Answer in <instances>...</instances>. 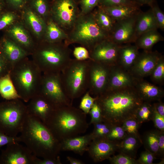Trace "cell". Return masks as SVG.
I'll list each match as a JSON object with an SVG mask.
<instances>
[{"mask_svg": "<svg viewBox=\"0 0 164 164\" xmlns=\"http://www.w3.org/2000/svg\"><path fill=\"white\" fill-rule=\"evenodd\" d=\"M35 156L26 146L13 142L2 151L0 164H33Z\"/></svg>", "mask_w": 164, "mask_h": 164, "instance_id": "4fadbf2b", "label": "cell"}, {"mask_svg": "<svg viewBox=\"0 0 164 164\" xmlns=\"http://www.w3.org/2000/svg\"><path fill=\"white\" fill-rule=\"evenodd\" d=\"M62 42L36 46L32 60L43 74L60 73L70 61L71 50Z\"/></svg>", "mask_w": 164, "mask_h": 164, "instance_id": "5b68a950", "label": "cell"}, {"mask_svg": "<svg viewBox=\"0 0 164 164\" xmlns=\"http://www.w3.org/2000/svg\"><path fill=\"white\" fill-rule=\"evenodd\" d=\"M163 40V37L158 32L157 29H155L142 34L137 39L135 43L139 49L150 50L155 44Z\"/></svg>", "mask_w": 164, "mask_h": 164, "instance_id": "f1b7e54d", "label": "cell"}, {"mask_svg": "<svg viewBox=\"0 0 164 164\" xmlns=\"http://www.w3.org/2000/svg\"><path fill=\"white\" fill-rule=\"evenodd\" d=\"M67 35L64 42L66 45L79 44L89 52L97 43L109 37V34L98 26L92 12L85 15L80 13Z\"/></svg>", "mask_w": 164, "mask_h": 164, "instance_id": "8992f818", "label": "cell"}, {"mask_svg": "<svg viewBox=\"0 0 164 164\" xmlns=\"http://www.w3.org/2000/svg\"><path fill=\"white\" fill-rule=\"evenodd\" d=\"M92 140L90 134L70 138L61 142V151H72L82 155Z\"/></svg>", "mask_w": 164, "mask_h": 164, "instance_id": "603a6c76", "label": "cell"}, {"mask_svg": "<svg viewBox=\"0 0 164 164\" xmlns=\"http://www.w3.org/2000/svg\"><path fill=\"white\" fill-rule=\"evenodd\" d=\"M44 41L49 43L62 42L67 38L68 35L50 17L46 22Z\"/></svg>", "mask_w": 164, "mask_h": 164, "instance_id": "83f0119b", "label": "cell"}, {"mask_svg": "<svg viewBox=\"0 0 164 164\" xmlns=\"http://www.w3.org/2000/svg\"><path fill=\"white\" fill-rule=\"evenodd\" d=\"M96 99V97H92L87 91L81 99L79 109L86 114H89Z\"/></svg>", "mask_w": 164, "mask_h": 164, "instance_id": "60d3db41", "label": "cell"}, {"mask_svg": "<svg viewBox=\"0 0 164 164\" xmlns=\"http://www.w3.org/2000/svg\"><path fill=\"white\" fill-rule=\"evenodd\" d=\"M6 6L4 0H0V14L4 10Z\"/></svg>", "mask_w": 164, "mask_h": 164, "instance_id": "680465c9", "label": "cell"}, {"mask_svg": "<svg viewBox=\"0 0 164 164\" xmlns=\"http://www.w3.org/2000/svg\"><path fill=\"white\" fill-rule=\"evenodd\" d=\"M19 136L34 155L55 159L61 151V142L40 120L28 114Z\"/></svg>", "mask_w": 164, "mask_h": 164, "instance_id": "7a4b0ae2", "label": "cell"}, {"mask_svg": "<svg viewBox=\"0 0 164 164\" xmlns=\"http://www.w3.org/2000/svg\"><path fill=\"white\" fill-rule=\"evenodd\" d=\"M6 6L15 10H22L27 5L29 0H4Z\"/></svg>", "mask_w": 164, "mask_h": 164, "instance_id": "bcb514c9", "label": "cell"}, {"mask_svg": "<svg viewBox=\"0 0 164 164\" xmlns=\"http://www.w3.org/2000/svg\"><path fill=\"white\" fill-rule=\"evenodd\" d=\"M137 14L116 22L109 34V39L120 45L135 43L136 40L135 24Z\"/></svg>", "mask_w": 164, "mask_h": 164, "instance_id": "5bb4252c", "label": "cell"}, {"mask_svg": "<svg viewBox=\"0 0 164 164\" xmlns=\"http://www.w3.org/2000/svg\"><path fill=\"white\" fill-rule=\"evenodd\" d=\"M90 60L81 61L71 59L60 73L63 87L72 102L88 90Z\"/></svg>", "mask_w": 164, "mask_h": 164, "instance_id": "52a82bcc", "label": "cell"}, {"mask_svg": "<svg viewBox=\"0 0 164 164\" xmlns=\"http://www.w3.org/2000/svg\"><path fill=\"white\" fill-rule=\"evenodd\" d=\"M135 86L144 101H158L161 100L164 96L163 89L143 80V79H138Z\"/></svg>", "mask_w": 164, "mask_h": 164, "instance_id": "7402d4cb", "label": "cell"}, {"mask_svg": "<svg viewBox=\"0 0 164 164\" xmlns=\"http://www.w3.org/2000/svg\"><path fill=\"white\" fill-rule=\"evenodd\" d=\"M156 20L158 28L164 30V14L154 2L150 6Z\"/></svg>", "mask_w": 164, "mask_h": 164, "instance_id": "7bdbcfd3", "label": "cell"}, {"mask_svg": "<svg viewBox=\"0 0 164 164\" xmlns=\"http://www.w3.org/2000/svg\"><path fill=\"white\" fill-rule=\"evenodd\" d=\"M156 158L153 153L146 150L141 153L137 160L138 164H152Z\"/></svg>", "mask_w": 164, "mask_h": 164, "instance_id": "7dc6e473", "label": "cell"}, {"mask_svg": "<svg viewBox=\"0 0 164 164\" xmlns=\"http://www.w3.org/2000/svg\"><path fill=\"white\" fill-rule=\"evenodd\" d=\"M67 159L70 164H83L84 163L81 161L70 156H67Z\"/></svg>", "mask_w": 164, "mask_h": 164, "instance_id": "6f0895ef", "label": "cell"}, {"mask_svg": "<svg viewBox=\"0 0 164 164\" xmlns=\"http://www.w3.org/2000/svg\"><path fill=\"white\" fill-rule=\"evenodd\" d=\"M132 4H136L132 0H100L99 5L102 7H109L120 5Z\"/></svg>", "mask_w": 164, "mask_h": 164, "instance_id": "f907efd6", "label": "cell"}, {"mask_svg": "<svg viewBox=\"0 0 164 164\" xmlns=\"http://www.w3.org/2000/svg\"><path fill=\"white\" fill-rule=\"evenodd\" d=\"M156 130L159 146L158 156L163 159L164 155V132Z\"/></svg>", "mask_w": 164, "mask_h": 164, "instance_id": "f5cc1de1", "label": "cell"}, {"mask_svg": "<svg viewBox=\"0 0 164 164\" xmlns=\"http://www.w3.org/2000/svg\"><path fill=\"white\" fill-rule=\"evenodd\" d=\"M17 18L16 14L13 11L4 10L0 14V31L6 29L13 24Z\"/></svg>", "mask_w": 164, "mask_h": 164, "instance_id": "8d00e7d4", "label": "cell"}, {"mask_svg": "<svg viewBox=\"0 0 164 164\" xmlns=\"http://www.w3.org/2000/svg\"><path fill=\"white\" fill-rule=\"evenodd\" d=\"M12 67L0 51V79L9 73Z\"/></svg>", "mask_w": 164, "mask_h": 164, "instance_id": "681fc988", "label": "cell"}, {"mask_svg": "<svg viewBox=\"0 0 164 164\" xmlns=\"http://www.w3.org/2000/svg\"><path fill=\"white\" fill-rule=\"evenodd\" d=\"M28 4L44 19L50 15L51 4L48 0H29Z\"/></svg>", "mask_w": 164, "mask_h": 164, "instance_id": "e575fe53", "label": "cell"}, {"mask_svg": "<svg viewBox=\"0 0 164 164\" xmlns=\"http://www.w3.org/2000/svg\"><path fill=\"white\" fill-rule=\"evenodd\" d=\"M0 94L7 100L20 99L11 79L9 73L0 79Z\"/></svg>", "mask_w": 164, "mask_h": 164, "instance_id": "4dcf8cb0", "label": "cell"}, {"mask_svg": "<svg viewBox=\"0 0 164 164\" xmlns=\"http://www.w3.org/2000/svg\"><path fill=\"white\" fill-rule=\"evenodd\" d=\"M0 51L12 67L29 55L18 44L6 37L0 40Z\"/></svg>", "mask_w": 164, "mask_h": 164, "instance_id": "ffe728a7", "label": "cell"}, {"mask_svg": "<svg viewBox=\"0 0 164 164\" xmlns=\"http://www.w3.org/2000/svg\"><path fill=\"white\" fill-rule=\"evenodd\" d=\"M10 77L20 99L28 102L38 94L43 73L32 60L26 57L15 64Z\"/></svg>", "mask_w": 164, "mask_h": 164, "instance_id": "277c9868", "label": "cell"}, {"mask_svg": "<svg viewBox=\"0 0 164 164\" xmlns=\"http://www.w3.org/2000/svg\"><path fill=\"white\" fill-rule=\"evenodd\" d=\"M54 0H52V1H54Z\"/></svg>", "mask_w": 164, "mask_h": 164, "instance_id": "91938a15", "label": "cell"}, {"mask_svg": "<svg viewBox=\"0 0 164 164\" xmlns=\"http://www.w3.org/2000/svg\"><path fill=\"white\" fill-rule=\"evenodd\" d=\"M25 23L37 37L44 36L46 23L45 19L28 4L22 9Z\"/></svg>", "mask_w": 164, "mask_h": 164, "instance_id": "44dd1931", "label": "cell"}, {"mask_svg": "<svg viewBox=\"0 0 164 164\" xmlns=\"http://www.w3.org/2000/svg\"><path fill=\"white\" fill-rule=\"evenodd\" d=\"M154 110L152 120L155 127L160 131L164 132V117L160 115L156 110L154 105Z\"/></svg>", "mask_w": 164, "mask_h": 164, "instance_id": "c3c4849f", "label": "cell"}, {"mask_svg": "<svg viewBox=\"0 0 164 164\" xmlns=\"http://www.w3.org/2000/svg\"><path fill=\"white\" fill-rule=\"evenodd\" d=\"M121 45L106 39L96 44L89 52L90 60L111 66L117 64Z\"/></svg>", "mask_w": 164, "mask_h": 164, "instance_id": "7c38bea8", "label": "cell"}, {"mask_svg": "<svg viewBox=\"0 0 164 164\" xmlns=\"http://www.w3.org/2000/svg\"><path fill=\"white\" fill-rule=\"evenodd\" d=\"M135 45L128 44L120 46L117 64L124 69L129 71L135 62L139 53Z\"/></svg>", "mask_w": 164, "mask_h": 164, "instance_id": "484cf974", "label": "cell"}, {"mask_svg": "<svg viewBox=\"0 0 164 164\" xmlns=\"http://www.w3.org/2000/svg\"><path fill=\"white\" fill-rule=\"evenodd\" d=\"M158 29L156 20L151 9L145 12L140 11L138 13L135 24L136 39L142 34Z\"/></svg>", "mask_w": 164, "mask_h": 164, "instance_id": "cb8c5ba5", "label": "cell"}, {"mask_svg": "<svg viewBox=\"0 0 164 164\" xmlns=\"http://www.w3.org/2000/svg\"><path fill=\"white\" fill-rule=\"evenodd\" d=\"M100 0H80L79 4L80 7V13L85 15L91 12L99 4Z\"/></svg>", "mask_w": 164, "mask_h": 164, "instance_id": "b9f144b4", "label": "cell"}, {"mask_svg": "<svg viewBox=\"0 0 164 164\" xmlns=\"http://www.w3.org/2000/svg\"><path fill=\"white\" fill-rule=\"evenodd\" d=\"M141 124L135 118L125 120L121 125L128 134L139 135L138 129Z\"/></svg>", "mask_w": 164, "mask_h": 164, "instance_id": "74e56055", "label": "cell"}, {"mask_svg": "<svg viewBox=\"0 0 164 164\" xmlns=\"http://www.w3.org/2000/svg\"><path fill=\"white\" fill-rule=\"evenodd\" d=\"M138 79L129 71L124 69L118 64L111 66L107 90L135 86Z\"/></svg>", "mask_w": 164, "mask_h": 164, "instance_id": "e0dca14e", "label": "cell"}, {"mask_svg": "<svg viewBox=\"0 0 164 164\" xmlns=\"http://www.w3.org/2000/svg\"><path fill=\"white\" fill-rule=\"evenodd\" d=\"M60 157L55 159H40L36 156L33 161V164H61Z\"/></svg>", "mask_w": 164, "mask_h": 164, "instance_id": "db71d44e", "label": "cell"}, {"mask_svg": "<svg viewBox=\"0 0 164 164\" xmlns=\"http://www.w3.org/2000/svg\"><path fill=\"white\" fill-rule=\"evenodd\" d=\"M26 105L28 114L36 118L44 124L55 108L39 94L33 97Z\"/></svg>", "mask_w": 164, "mask_h": 164, "instance_id": "ac0fdd59", "label": "cell"}, {"mask_svg": "<svg viewBox=\"0 0 164 164\" xmlns=\"http://www.w3.org/2000/svg\"><path fill=\"white\" fill-rule=\"evenodd\" d=\"M108 159L111 164H138L135 158L121 153L111 156Z\"/></svg>", "mask_w": 164, "mask_h": 164, "instance_id": "ab89813d", "label": "cell"}, {"mask_svg": "<svg viewBox=\"0 0 164 164\" xmlns=\"http://www.w3.org/2000/svg\"><path fill=\"white\" fill-rule=\"evenodd\" d=\"M154 110L153 104L150 102L144 101L138 108L135 118L139 123H143L152 120Z\"/></svg>", "mask_w": 164, "mask_h": 164, "instance_id": "d6a6232c", "label": "cell"}, {"mask_svg": "<svg viewBox=\"0 0 164 164\" xmlns=\"http://www.w3.org/2000/svg\"><path fill=\"white\" fill-rule=\"evenodd\" d=\"M73 54L75 59L78 60L90 59L89 51L82 46L75 47L73 51Z\"/></svg>", "mask_w": 164, "mask_h": 164, "instance_id": "f6af8a7d", "label": "cell"}, {"mask_svg": "<svg viewBox=\"0 0 164 164\" xmlns=\"http://www.w3.org/2000/svg\"><path fill=\"white\" fill-rule=\"evenodd\" d=\"M45 124L60 142L85 133L89 125L86 114L72 105L55 109Z\"/></svg>", "mask_w": 164, "mask_h": 164, "instance_id": "3957f363", "label": "cell"}, {"mask_svg": "<svg viewBox=\"0 0 164 164\" xmlns=\"http://www.w3.org/2000/svg\"><path fill=\"white\" fill-rule=\"evenodd\" d=\"M77 0H55L51 4L50 17L67 34L80 14Z\"/></svg>", "mask_w": 164, "mask_h": 164, "instance_id": "30bf717a", "label": "cell"}, {"mask_svg": "<svg viewBox=\"0 0 164 164\" xmlns=\"http://www.w3.org/2000/svg\"><path fill=\"white\" fill-rule=\"evenodd\" d=\"M20 142L19 136H12L7 135L0 131V149L2 146L16 142Z\"/></svg>", "mask_w": 164, "mask_h": 164, "instance_id": "816d5d0a", "label": "cell"}, {"mask_svg": "<svg viewBox=\"0 0 164 164\" xmlns=\"http://www.w3.org/2000/svg\"><path fill=\"white\" fill-rule=\"evenodd\" d=\"M92 12L98 26L110 34L113 29L116 22L108 15L100 5L97 6V8Z\"/></svg>", "mask_w": 164, "mask_h": 164, "instance_id": "f546056e", "label": "cell"}, {"mask_svg": "<svg viewBox=\"0 0 164 164\" xmlns=\"http://www.w3.org/2000/svg\"><path fill=\"white\" fill-rule=\"evenodd\" d=\"M55 109L72 105L63 87L60 73L43 74L39 92Z\"/></svg>", "mask_w": 164, "mask_h": 164, "instance_id": "9c48e42d", "label": "cell"}, {"mask_svg": "<svg viewBox=\"0 0 164 164\" xmlns=\"http://www.w3.org/2000/svg\"><path fill=\"white\" fill-rule=\"evenodd\" d=\"M154 83L160 84L164 80V58L162 55L158 63L150 75Z\"/></svg>", "mask_w": 164, "mask_h": 164, "instance_id": "d590c367", "label": "cell"}, {"mask_svg": "<svg viewBox=\"0 0 164 164\" xmlns=\"http://www.w3.org/2000/svg\"><path fill=\"white\" fill-rule=\"evenodd\" d=\"M11 39L22 47L28 55H32L36 45L23 26L19 23H14L6 29Z\"/></svg>", "mask_w": 164, "mask_h": 164, "instance_id": "d6986e66", "label": "cell"}, {"mask_svg": "<svg viewBox=\"0 0 164 164\" xmlns=\"http://www.w3.org/2000/svg\"><path fill=\"white\" fill-rule=\"evenodd\" d=\"M111 67L90 59L87 90L91 95L96 97L107 90Z\"/></svg>", "mask_w": 164, "mask_h": 164, "instance_id": "8fae6325", "label": "cell"}, {"mask_svg": "<svg viewBox=\"0 0 164 164\" xmlns=\"http://www.w3.org/2000/svg\"><path fill=\"white\" fill-rule=\"evenodd\" d=\"M133 2L138 5H147L150 6L155 0H132Z\"/></svg>", "mask_w": 164, "mask_h": 164, "instance_id": "9f6ffc18", "label": "cell"}, {"mask_svg": "<svg viewBox=\"0 0 164 164\" xmlns=\"http://www.w3.org/2000/svg\"><path fill=\"white\" fill-rule=\"evenodd\" d=\"M96 97L102 119L113 125H121L125 120L135 118L138 108L144 101L135 86L107 90Z\"/></svg>", "mask_w": 164, "mask_h": 164, "instance_id": "6da1fadb", "label": "cell"}, {"mask_svg": "<svg viewBox=\"0 0 164 164\" xmlns=\"http://www.w3.org/2000/svg\"><path fill=\"white\" fill-rule=\"evenodd\" d=\"M162 55L156 51L144 50L139 55L130 72L136 78L143 79L150 76Z\"/></svg>", "mask_w": 164, "mask_h": 164, "instance_id": "9a60e30c", "label": "cell"}, {"mask_svg": "<svg viewBox=\"0 0 164 164\" xmlns=\"http://www.w3.org/2000/svg\"><path fill=\"white\" fill-rule=\"evenodd\" d=\"M118 142L107 138L93 140L87 152L94 162H101L108 159L117 151Z\"/></svg>", "mask_w": 164, "mask_h": 164, "instance_id": "2e32d148", "label": "cell"}, {"mask_svg": "<svg viewBox=\"0 0 164 164\" xmlns=\"http://www.w3.org/2000/svg\"><path fill=\"white\" fill-rule=\"evenodd\" d=\"M101 7L108 15L116 22L134 15L140 11L138 5L136 4H123L109 7Z\"/></svg>", "mask_w": 164, "mask_h": 164, "instance_id": "d4e9b609", "label": "cell"}, {"mask_svg": "<svg viewBox=\"0 0 164 164\" xmlns=\"http://www.w3.org/2000/svg\"><path fill=\"white\" fill-rule=\"evenodd\" d=\"M142 144L140 135L127 134L118 142L117 151L135 158L138 150Z\"/></svg>", "mask_w": 164, "mask_h": 164, "instance_id": "4316f807", "label": "cell"}, {"mask_svg": "<svg viewBox=\"0 0 164 164\" xmlns=\"http://www.w3.org/2000/svg\"><path fill=\"white\" fill-rule=\"evenodd\" d=\"M153 104L158 112L164 117V104L161 100Z\"/></svg>", "mask_w": 164, "mask_h": 164, "instance_id": "11a10c76", "label": "cell"}, {"mask_svg": "<svg viewBox=\"0 0 164 164\" xmlns=\"http://www.w3.org/2000/svg\"><path fill=\"white\" fill-rule=\"evenodd\" d=\"M127 135L121 125H115L112 126L106 138L112 141L119 142Z\"/></svg>", "mask_w": 164, "mask_h": 164, "instance_id": "f35d334b", "label": "cell"}, {"mask_svg": "<svg viewBox=\"0 0 164 164\" xmlns=\"http://www.w3.org/2000/svg\"><path fill=\"white\" fill-rule=\"evenodd\" d=\"M27 106L17 98L0 103V131L16 136L22 128L28 115Z\"/></svg>", "mask_w": 164, "mask_h": 164, "instance_id": "ba28073f", "label": "cell"}, {"mask_svg": "<svg viewBox=\"0 0 164 164\" xmlns=\"http://www.w3.org/2000/svg\"><path fill=\"white\" fill-rule=\"evenodd\" d=\"M93 124L94 126V129L92 132L90 133L92 140L106 138L113 125L103 119Z\"/></svg>", "mask_w": 164, "mask_h": 164, "instance_id": "836d02e7", "label": "cell"}, {"mask_svg": "<svg viewBox=\"0 0 164 164\" xmlns=\"http://www.w3.org/2000/svg\"><path fill=\"white\" fill-rule=\"evenodd\" d=\"M89 114L91 117L90 124H93L101 121L102 119L101 110L96 101L90 109Z\"/></svg>", "mask_w": 164, "mask_h": 164, "instance_id": "ee69618b", "label": "cell"}, {"mask_svg": "<svg viewBox=\"0 0 164 164\" xmlns=\"http://www.w3.org/2000/svg\"><path fill=\"white\" fill-rule=\"evenodd\" d=\"M142 140L145 149L158 156L159 146L157 130L148 131L145 133Z\"/></svg>", "mask_w": 164, "mask_h": 164, "instance_id": "1f68e13d", "label": "cell"}]
</instances>
